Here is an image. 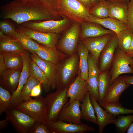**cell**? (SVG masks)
Masks as SVG:
<instances>
[{
	"mask_svg": "<svg viewBox=\"0 0 133 133\" xmlns=\"http://www.w3.org/2000/svg\"><path fill=\"white\" fill-rule=\"evenodd\" d=\"M130 66L131 69L132 70L133 72V61L132 63V64L131 65H130Z\"/></svg>",
	"mask_w": 133,
	"mask_h": 133,
	"instance_id": "obj_53",
	"label": "cell"
},
{
	"mask_svg": "<svg viewBox=\"0 0 133 133\" xmlns=\"http://www.w3.org/2000/svg\"><path fill=\"white\" fill-rule=\"evenodd\" d=\"M133 51V34L131 41L130 44L128 52L130 53Z\"/></svg>",
	"mask_w": 133,
	"mask_h": 133,
	"instance_id": "obj_51",
	"label": "cell"
},
{
	"mask_svg": "<svg viewBox=\"0 0 133 133\" xmlns=\"http://www.w3.org/2000/svg\"><path fill=\"white\" fill-rule=\"evenodd\" d=\"M80 23L81 29L80 37V40L88 38L99 37L114 33L110 30L105 29L101 25L95 23L84 21Z\"/></svg>",
	"mask_w": 133,
	"mask_h": 133,
	"instance_id": "obj_18",
	"label": "cell"
},
{
	"mask_svg": "<svg viewBox=\"0 0 133 133\" xmlns=\"http://www.w3.org/2000/svg\"><path fill=\"white\" fill-rule=\"evenodd\" d=\"M77 51L79 56V69L81 78L88 81L89 51L81 40L79 41Z\"/></svg>",
	"mask_w": 133,
	"mask_h": 133,
	"instance_id": "obj_25",
	"label": "cell"
},
{
	"mask_svg": "<svg viewBox=\"0 0 133 133\" xmlns=\"http://www.w3.org/2000/svg\"><path fill=\"white\" fill-rule=\"evenodd\" d=\"M42 86L40 83L34 87L31 91V97H36L40 95L41 91Z\"/></svg>",
	"mask_w": 133,
	"mask_h": 133,
	"instance_id": "obj_42",
	"label": "cell"
},
{
	"mask_svg": "<svg viewBox=\"0 0 133 133\" xmlns=\"http://www.w3.org/2000/svg\"><path fill=\"white\" fill-rule=\"evenodd\" d=\"M88 91V81L83 80L81 78L79 68L77 76L68 88L66 96L69 98L70 100L66 106L75 100H79L82 102Z\"/></svg>",
	"mask_w": 133,
	"mask_h": 133,
	"instance_id": "obj_14",
	"label": "cell"
},
{
	"mask_svg": "<svg viewBox=\"0 0 133 133\" xmlns=\"http://www.w3.org/2000/svg\"><path fill=\"white\" fill-rule=\"evenodd\" d=\"M8 120L6 118L0 121V130H1L6 129L8 125Z\"/></svg>",
	"mask_w": 133,
	"mask_h": 133,
	"instance_id": "obj_47",
	"label": "cell"
},
{
	"mask_svg": "<svg viewBox=\"0 0 133 133\" xmlns=\"http://www.w3.org/2000/svg\"><path fill=\"white\" fill-rule=\"evenodd\" d=\"M113 34L105 35L101 37L95 50L94 54L93 55L98 61L102 51L111 38Z\"/></svg>",
	"mask_w": 133,
	"mask_h": 133,
	"instance_id": "obj_39",
	"label": "cell"
},
{
	"mask_svg": "<svg viewBox=\"0 0 133 133\" xmlns=\"http://www.w3.org/2000/svg\"><path fill=\"white\" fill-rule=\"evenodd\" d=\"M31 59L44 72L50 84L51 89L57 88L58 83V64L44 60L35 53H31Z\"/></svg>",
	"mask_w": 133,
	"mask_h": 133,
	"instance_id": "obj_13",
	"label": "cell"
},
{
	"mask_svg": "<svg viewBox=\"0 0 133 133\" xmlns=\"http://www.w3.org/2000/svg\"><path fill=\"white\" fill-rule=\"evenodd\" d=\"M27 133H52L51 130L45 124L36 121Z\"/></svg>",
	"mask_w": 133,
	"mask_h": 133,
	"instance_id": "obj_38",
	"label": "cell"
},
{
	"mask_svg": "<svg viewBox=\"0 0 133 133\" xmlns=\"http://www.w3.org/2000/svg\"><path fill=\"white\" fill-rule=\"evenodd\" d=\"M49 4L55 11L57 12L60 0H42Z\"/></svg>",
	"mask_w": 133,
	"mask_h": 133,
	"instance_id": "obj_43",
	"label": "cell"
},
{
	"mask_svg": "<svg viewBox=\"0 0 133 133\" xmlns=\"http://www.w3.org/2000/svg\"><path fill=\"white\" fill-rule=\"evenodd\" d=\"M118 116L113 124L121 133H124L133 121V115Z\"/></svg>",
	"mask_w": 133,
	"mask_h": 133,
	"instance_id": "obj_36",
	"label": "cell"
},
{
	"mask_svg": "<svg viewBox=\"0 0 133 133\" xmlns=\"http://www.w3.org/2000/svg\"><path fill=\"white\" fill-rule=\"evenodd\" d=\"M57 12L80 23L86 21L90 15L89 10L77 0H60Z\"/></svg>",
	"mask_w": 133,
	"mask_h": 133,
	"instance_id": "obj_5",
	"label": "cell"
},
{
	"mask_svg": "<svg viewBox=\"0 0 133 133\" xmlns=\"http://www.w3.org/2000/svg\"><path fill=\"white\" fill-rule=\"evenodd\" d=\"M58 65V83L57 88L68 87L73 81L79 68V56L75 52L60 61Z\"/></svg>",
	"mask_w": 133,
	"mask_h": 133,
	"instance_id": "obj_2",
	"label": "cell"
},
{
	"mask_svg": "<svg viewBox=\"0 0 133 133\" xmlns=\"http://www.w3.org/2000/svg\"><path fill=\"white\" fill-rule=\"evenodd\" d=\"M3 54L4 60L5 70H22L23 61L22 54Z\"/></svg>",
	"mask_w": 133,
	"mask_h": 133,
	"instance_id": "obj_32",
	"label": "cell"
},
{
	"mask_svg": "<svg viewBox=\"0 0 133 133\" xmlns=\"http://www.w3.org/2000/svg\"><path fill=\"white\" fill-rule=\"evenodd\" d=\"M40 83V82L37 79L30 76L27 80L22 91L20 103L32 99L30 96L32 90L34 87Z\"/></svg>",
	"mask_w": 133,
	"mask_h": 133,
	"instance_id": "obj_35",
	"label": "cell"
},
{
	"mask_svg": "<svg viewBox=\"0 0 133 133\" xmlns=\"http://www.w3.org/2000/svg\"><path fill=\"white\" fill-rule=\"evenodd\" d=\"M82 3L89 11L93 6L92 3L90 0H77Z\"/></svg>",
	"mask_w": 133,
	"mask_h": 133,
	"instance_id": "obj_45",
	"label": "cell"
},
{
	"mask_svg": "<svg viewBox=\"0 0 133 133\" xmlns=\"http://www.w3.org/2000/svg\"><path fill=\"white\" fill-rule=\"evenodd\" d=\"M117 35L114 33L102 51L99 57V68L100 73L111 68L116 50L117 47Z\"/></svg>",
	"mask_w": 133,
	"mask_h": 133,
	"instance_id": "obj_12",
	"label": "cell"
},
{
	"mask_svg": "<svg viewBox=\"0 0 133 133\" xmlns=\"http://www.w3.org/2000/svg\"><path fill=\"white\" fill-rule=\"evenodd\" d=\"M80 101L75 100L61 110L58 117V120L77 124L81 123Z\"/></svg>",
	"mask_w": 133,
	"mask_h": 133,
	"instance_id": "obj_19",
	"label": "cell"
},
{
	"mask_svg": "<svg viewBox=\"0 0 133 133\" xmlns=\"http://www.w3.org/2000/svg\"><path fill=\"white\" fill-rule=\"evenodd\" d=\"M129 86L125 83L123 77L118 76L110 85L102 104L119 102V98L121 94Z\"/></svg>",
	"mask_w": 133,
	"mask_h": 133,
	"instance_id": "obj_17",
	"label": "cell"
},
{
	"mask_svg": "<svg viewBox=\"0 0 133 133\" xmlns=\"http://www.w3.org/2000/svg\"><path fill=\"white\" fill-rule=\"evenodd\" d=\"M11 93L0 86V115L5 112L10 105Z\"/></svg>",
	"mask_w": 133,
	"mask_h": 133,
	"instance_id": "obj_37",
	"label": "cell"
},
{
	"mask_svg": "<svg viewBox=\"0 0 133 133\" xmlns=\"http://www.w3.org/2000/svg\"><path fill=\"white\" fill-rule=\"evenodd\" d=\"M16 28L17 31L44 46L50 48L56 47L61 37L60 34L45 33L26 28L20 24H17Z\"/></svg>",
	"mask_w": 133,
	"mask_h": 133,
	"instance_id": "obj_10",
	"label": "cell"
},
{
	"mask_svg": "<svg viewBox=\"0 0 133 133\" xmlns=\"http://www.w3.org/2000/svg\"><path fill=\"white\" fill-rule=\"evenodd\" d=\"M128 3L110 1L109 17L127 23Z\"/></svg>",
	"mask_w": 133,
	"mask_h": 133,
	"instance_id": "obj_24",
	"label": "cell"
},
{
	"mask_svg": "<svg viewBox=\"0 0 133 133\" xmlns=\"http://www.w3.org/2000/svg\"><path fill=\"white\" fill-rule=\"evenodd\" d=\"M16 31V27L7 20H3L0 21V31L4 34L11 36Z\"/></svg>",
	"mask_w": 133,
	"mask_h": 133,
	"instance_id": "obj_40",
	"label": "cell"
},
{
	"mask_svg": "<svg viewBox=\"0 0 133 133\" xmlns=\"http://www.w3.org/2000/svg\"><path fill=\"white\" fill-rule=\"evenodd\" d=\"M92 3L93 6L102 1L107 0H90Z\"/></svg>",
	"mask_w": 133,
	"mask_h": 133,
	"instance_id": "obj_49",
	"label": "cell"
},
{
	"mask_svg": "<svg viewBox=\"0 0 133 133\" xmlns=\"http://www.w3.org/2000/svg\"><path fill=\"white\" fill-rule=\"evenodd\" d=\"M98 61L91 53L89 54L88 80V91L90 95L97 101L99 99L98 81L100 73L98 66Z\"/></svg>",
	"mask_w": 133,
	"mask_h": 133,
	"instance_id": "obj_15",
	"label": "cell"
},
{
	"mask_svg": "<svg viewBox=\"0 0 133 133\" xmlns=\"http://www.w3.org/2000/svg\"><path fill=\"white\" fill-rule=\"evenodd\" d=\"M30 76L37 79L41 84L46 93L51 89L50 84L45 74L36 64L31 59L29 64Z\"/></svg>",
	"mask_w": 133,
	"mask_h": 133,
	"instance_id": "obj_27",
	"label": "cell"
},
{
	"mask_svg": "<svg viewBox=\"0 0 133 133\" xmlns=\"http://www.w3.org/2000/svg\"><path fill=\"white\" fill-rule=\"evenodd\" d=\"M133 61V59L127 53L121 50L118 47L115 52L110 73L111 84L117 77L124 73H133L130 65Z\"/></svg>",
	"mask_w": 133,
	"mask_h": 133,
	"instance_id": "obj_9",
	"label": "cell"
},
{
	"mask_svg": "<svg viewBox=\"0 0 133 133\" xmlns=\"http://www.w3.org/2000/svg\"><path fill=\"white\" fill-rule=\"evenodd\" d=\"M11 37L18 40L23 46L31 53L35 54L41 46L33 40L17 31L14 33Z\"/></svg>",
	"mask_w": 133,
	"mask_h": 133,
	"instance_id": "obj_30",
	"label": "cell"
},
{
	"mask_svg": "<svg viewBox=\"0 0 133 133\" xmlns=\"http://www.w3.org/2000/svg\"><path fill=\"white\" fill-rule=\"evenodd\" d=\"M15 106L36 121L45 124L48 120L46 99L42 95L22 102Z\"/></svg>",
	"mask_w": 133,
	"mask_h": 133,
	"instance_id": "obj_3",
	"label": "cell"
},
{
	"mask_svg": "<svg viewBox=\"0 0 133 133\" xmlns=\"http://www.w3.org/2000/svg\"><path fill=\"white\" fill-rule=\"evenodd\" d=\"M128 5L127 23L133 32V0H130Z\"/></svg>",
	"mask_w": 133,
	"mask_h": 133,
	"instance_id": "obj_41",
	"label": "cell"
},
{
	"mask_svg": "<svg viewBox=\"0 0 133 133\" xmlns=\"http://www.w3.org/2000/svg\"><path fill=\"white\" fill-rule=\"evenodd\" d=\"M127 54L130 57L133 58V51L130 53H127Z\"/></svg>",
	"mask_w": 133,
	"mask_h": 133,
	"instance_id": "obj_52",
	"label": "cell"
},
{
	"mask_svg": "<svg viewBox=\"0 0 133 133\" xmlns=\"http://www.w3.org/2000/svg\"><path fill=\"white\" fill-rule=\"evenodd\" d=\"M90 96L97 116L98 132L99 133H102L107 125L113 124L115 119V116L104 110L92 96L90 95Z\"/></svg>",
	"mask_w": 133,
	"mask_h": 133,
	"instance_id": "obj_21",
	"label": "cell"
},
{
	"mask_svg": "<svg viewBox=\"0 0 133 133\" xmlns=\"http://www.w3.org/2000/svg\"><path fill=\"white\" fill-rule=\"evenodd\" d=\"M68 87L57 88L55 92L49 93L46 96L45 98L48 120L52 122L58 120L60 111L68 102V98L66 96Z\"/></svg>",
	"mask_w": 133,
	"mask_h": 133,
	"instance_id": "obj_6",
	"label": "cell"
},
{
	"mask_svg": "<svg viewBox=\"0 0 133 133\" xmlns=\"http://www.w3.org/2000/svg\"><path fill=\"white\" fill-rule=\"evenodd\" d=\"M17 39L0 31V53L22 54L28 52Z\"/></svg>",
	"mask_w": 133,
	"mask_h": 133,
	"instance_id": "obj_16",
	"label": "cell"
},
{
	"mask_svg": "<svg viewBox=\"0 0 133 133\" xmlns=\"http://www.w3.org/2000/svg\"><path fill=\"white\" fill-rule=\"evenodd\" d=\"M86 21L100 24L113 31L117 35L129 26L126 23L109 17L100 19L90 15Z\"/></svg>",
	"mask_w": 133,
	"mask_h": 133,
	"instance_id": "obj_22",
	"label": "cell"
},
{
	"mask_svg": "<svg viewBox=\"0 0 133 133\" xmlns=\"http://www.w3.org/2000/svg\"><path fill=\"white\" fill-rule=\"evenodd\" d=\"M81 30L80 23L73 21L58 40L57 48L66 55L70 56L73 55L77 50Z\"/></svg>",
	"mask_w": 133,
	"mask_h": 133,
	"instance_id": "obj_4",
	"label": "cell"
},
{
	"mask_svg": "<svg viewBox=\"0 0 133 133\" xmlns=\"http://www.w3.org/2000/svg\"><path fill=\"white\" fill-rule=\"evenodd\" d=\"M133 32L129 26L117 35V46L122 50L128 53L132 40Z\"/></svg>",
	"mask_w": 133,
	"mask_h": 133,
	"instance_id": "obj_31",
	"label": "cell"
},
{
	"mask_svg": "<svg viewBox=\"0 0 133 133\" xmlns=\"http://www.w3.org/2000/svg\"><path fill=\"white\" fill-rule=\"evenodd\" d=\"M0 17L17 24L32 21L58 20L60 16L42 0H14L1 7Z\"/></svg>",
	"mask_w": 133,
	"mask_h": 133,
	"instance_id": "obj_1",
	"label": "cell"
},
{
	"mask_svg": "<svg viewBox=\"0 0 133 133\" xmlns=\"http://www.w3.org/2000/svg\"><path fill=\"white\" fill-rule=\"evenodd\" d=\"M109 1H115L121 3H128L129 0H107Z\"/></svg>",
	"mask_w": 133,
	"mask_h": 133,
	"instance_id": "obj_48",
	"label": "cell"
},
{
	"mask_svg": "<svg viewBox=\"0 0 133 133\" xmlns=\"http://www.w3.org/2000/svg\"><path fill=\"white\" fill-rule=\"evenodd\" d=\"M60 15L62 17V19L30 21L20 25L26 28L45 33L60 34L68 28L73 22L67 17L63 15Z\"/></svg>",
	"mask_w": 133,
	"mask_h": 133,
	"instance_id": "obj_7",
	"label": "cell"
},
{
	"mask_svg": "<svg viewBox=\"0 0 133 133\" xmlns=\"http://www.w3.org/2000/svg\"><path fill=\"white\" fill-rule=\"evenodd\" d=\"M5 64L3 55L0 53V75L5 70Z\"/></svg>",
	"mask_w": 133,
	"mask_h": 133,
	"instance_id": "obj_44",
	"label": "cell"
},
{
	"mask_svg": "<svg viewBox=\"0 0 133 133\" xmlns=\"http://www.w3.org/2000/svg\"><path fill=\"white\" fill-rule=\"evenodd\" d=\"M111 76L109 70L100 73L98 81V89L99 94V104L101 106L110 85Z\"/></svg>",
	"mask_w": 133,
	"mask_h": 133,
	"instance_id": "obj_29",
	"label": "cell"
},
{
	"mask_svg": "<svg viewBox=\"0 0 133 133\" xmlns=\"http://www.w3.org/2000/svg\"><path fill=\"white\" fill-rule=\"evenodd\" d=\"M124 81L126 83L130 85H133V75L131 76L125 75L123 76Z\"/></svg>",
	"mask_w": 133,
	"mask_h": 133,
	"instance_id": "obj_46",
	"label": "cell"
},
{
	"mask_svg": "<svg viewBox=\"0 0 133 133\" xmlns=\"http://www.w3.org/2000/svg\"><path fill=\"white\" fill-rule=\"evenodd\" d=\"M23 61V67L20 76L19 83L15 91L16 94L20 95L23 87L30 76L29 64L31 58L28 52L22 54Z\"/></svg>",
	"mask_w": 133,
	"mask_h": 133,
	"instance_id": "obj_28",
	"label": "cell"
},
{
	"mask_svg": "<svg viewBox=\"0 0 133 133\" xmlns=\"http://www.w3.org/2000/svg\"><path fill=\"white\" fill-rule=\"evenodd\" d=\"M45 124L51 130L52 133H84L95 131L93 127L84 124L67 123L58 120L55 122L48 120Z\"/></svg>",
	"mask_w": 133,
	"mask_h": 133,
	"instance_id": "obj_11",
	"label": "cell"
},
{
	"mask_svg": "<svg viewBox=\"0 0 133 133\" xmlns=\"http://www.w3.org/2000/svg\"><path fill=\"white\" fill-rule=\"evenodd\" d=\"M5 112L6 118L11 123L15 130L18 133H27L36 121L12 105H10Z\"/></svg>",
	"mask_w": 133,
	"mask_h": 133,
	"instance_id": "obj_8",
	"label": "cell"
},
{
	"mask_svg": "<svg viewBox=\"0 0 133 133\" xmlns=\"http://www.w3.org/2000/svg\"><path fill=\"white\" fill-rule=\"evenodd\" d=\"M108 112L115 116L121 114L133 113V110L123 107L119 103H109L102 104L101 106Z\"/></svg>",
	"mask_w": 133,
	"mask_h": 133,
	"instance_id": "obj_34",
	"label": "cell"
},
{
	"mask_svg": "<svg viewBox=\"0 0 133 133\" xmlns=\"http://www.w3.org/2000/svg\"><path fill=\"white\" fill-rule=\"evenodd\" d=\"M80 106L81 119L98 125L95 111L88 91L85 95Z\"/></svg>",
	"mask_w": 133,
	"mask_h": 133,
	"instance_id": "obj_26",
	"label": "cell"
},
{
	"mask_svg": "<svg viewBox=\"0 0 133 133\" xmlns=\"http://www.w3.org/2000/svg\"><path fill=\"white\" fill-rule=\"evenodd\" d=\"M109 1L106 0L93 6L89 11V14L100 19L109 17Z\"/></svg>",
	"mask_w": 133,
	"mask_h": 133,
	"instance_id": "obj_33",
	"label": "cell"
},
{
	"mask_svg": "<svg viewBox=\"0 0 133 133\" xmlns=\"http://www.w3.org/2000/svg\"><path fill=\"white\" fill-rule=\"evenodd\" d=\"M22 70H5L0 75V86L12 93L18 85Z\"/></svg>",
	"mask_w": 133,
	"mask_h": 133,
	"instance_id": "obj_20",
	"label": "cell"
},
{
	"mask_svg": "<svg viewBox=\"0 0 133 133\" xmlns=\"http://www.w3.org/2000/svg\"><path fill=\"white\" fill-rule=\"evenodd\" d=\"M35 54L42 59L57 65L67 57L66 55L59 51L56 47L50 48L42 45Z\"/></svg>",
	"mask_w": 133,
	"mask_h": 133,
	"instance_id": "obj_23",
	"label": "cell"
},
{
	"mask_svg": "<svg viewBox=\"0 0 133 133\" xmlns=\"http://www.w3.org/2000/svg\"><path fill=\"white\" fill-rule=\"evenodd\" d=\"M127 133H133V123H132L130 125L127 130Z\"/></svg>",
	"mask_w": 133,
	"mask_h": 133,
	"instance_id": "obj_50",
	"label": "cell"
}]
</instances>
